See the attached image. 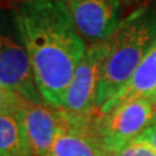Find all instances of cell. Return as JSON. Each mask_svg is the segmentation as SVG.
<instances>
[{
    "instance_id": "cell-1",
    "label": "cell",
    "mask_w": 156,
    "mask_h": 156,
    "mask_svg": "<svg viewBox=\"0 0 156 156\" xmlns=\"http://www.w3.org/2000/svg\"><path fill=\"white\" fill-rule=\"evenodd\" d=\"M14 21L43 100L64 108L65 95L87 44L77 33L65 0H23Z\"/></svg>"
},
{
    "instance_id": "cell-2",
    "label": "cell",
    "mask_w": 156,
    "mask_h": 156,
    "mask_svg": "<svg viewBox=\"0 0 156 156\" xmlns=\"http://www.w3.org/2000/svg\"><path fill=\"white\" fill-rule=\"evenodd\" d=\"M155 41L156 0H146L124 18L109 39L98 87V111L124 89Z\"/></svg>"
},
{
    "instance_id": "cell-14",
    "label": "cell",
    "mask_w": 156,
    "mask_h": 156,
    "mask_svg": "<svg viewBox=\"0 0 156 156\" xmlns=\"http://www.w3.org/2000/svg\"><path fill=\"white\" fill-rule=\"evenodd\" d=\"M147 99L150 100V103L154 105V108L156 109V90H155L151 95H148V96H147Z\"/></svg>"
},
{
    "instance_id": "cell-5",
    "label": "cell",
    "mask_w": 156,
    "mask_h": 156,
    "mask_svg": "<svg viewBox=\"0 0 156 156\" xmlns=\"http://www.w3.org/2000/svg\"><path fill=\"white\" fill-rule=\"evenodd\" d=\"M100 112L76 115L61 109L60 129L50 156H108L98 128Z\"/></svg>"
},
{
    "instance_id": "cell-9",
    "label": "cell",
    "mask_w": 156,
    "mask_h": 156,
    "mask_svg": "<svg viewBox=\"0 0 156 156\" xmlns=\"http://www.w3.org/2000/svg\"><path fill=\"white\" fill-rule=\"evenodd\" d=\"M156 90V41L150 48L147 55L140 61L139 66L136 68L133 77L125 85L116 96H113L109 101L99 109L100 115H107L113 111L117 105L126 103V101L147 98Z\"/></svg>"
},
{
    "instance_id": "cell-3",
    "label": "cell",
    "mask_w": 156,
    "mask_h": 156,
    "mask_svg": "<svg viewBox=\"0 0 156 156\" xmlns=\"http://www.w3.org/2000/svg\"><path fill=\"white\" fill-rule=\"evenodd\" d=\"M155 122L154 105L147 98H139L117 105L107 115H99L98 128L109 156L135 140Z\"/></svg>"
},
{
    "instance_id": "cell-7",
    "label": "cell",
    "mask_w": 156,
    "mask_h": 156,
    "mask_svg": "<svg viewBox=\"0 0 156 156\" xmlns=\"http://www.w3.org/2000/svg\"><path fill=\"white\" fill-rule=\"evenodd\" d=\"M0 86L34 103L44 101L25 47L9 35H0Z\"/></svg>"
},
{
    "instance_id": "cell-8",
    "label": "cell",
    "mask_w": 156,
    "mask_h": 156,
    "mask_svg": "<svg viewBox=\"0 0 156 156\" xmlns=\"http://www.w3.org/2000/svg\"><path fill=\"white\" fill-rule=\"evenodd\" d=\"M17 116L33 154L35 156H50L60 129L61 109L46 101L34 103L26 99L18 109Z\"/></svg>"
},
{
    "instance_id": "cell-13",
    "label": "cell",
    "mask_w": 156,
    "mask_h": 156,
    "mask_svg": "<svg viewBox=\"0 0 156 156\" xmlns=\"http://www.w3.org/2000/svg\"><path fill=\"white\" fill-rule=\"evenodd\" d=\"M136 139L148 143L150 146H152L154 148H156V122L154 125H151L150 128L146 130L142 135H139Z\"/></svg>"
},
{
    "instance_id": "cell-10",
    "label": "cell",
    "mask_w": 156,
    "mask_h": 156,
    "mask_svg": "<svg viewBox=\"0 0 156 156\" xmlns=\"http://www.w3.org/2000/svg\"><path fill=\"white\" fill-rule=\"evenodd\" d=\"M0 156H35L17 113L0 116Z\"/></svg>"
},
{
    "instance_id": "cell-12",
    "label": "cell",
    "mask_w": 156,
    "mask_h": 156,
    "mask_svg": "<svg viewBox=\"0 0 156 156\" xmlns=\"http://www.w3.org/2000/svg\"><path fill=\"white\" fill-rule=\"evenodd\" d=\"M109 156H156V148L146 142L135 139Z\"/></svg>"
},
{
    "instance_id": "cell-4",
    "label": "cell",
    "mask_w": 156,
    "mask_h": 156,
    "mask_svg": "<svg viewBox=\"0 0 156 156\" xmlns=\"http://www.w3.org/2000/svg\"><path fill=\"white\" fill-rule=\"evenodd\" d=\"M65 4L87 47L108 41L125 18L122 0H65Z\"/></svg>"
},
{
    "instance_id": "cell-6",
    "label": "cell",
    "mask_w": 156,
    "mask_h": 156,
    "mask_svg": "<svg viewBox=\"0 0 156 156\" xmlns=\"http://www.w3.org/2000/svg\"><path fill=\"white\" fill-rule=\"evenodd\" d=\"M109 39L87 47V51L78 64L73 81L66 91L62 109L76 115H91L98 112V87L104 58L109 48Z\"/></svg>"
},
{
    "instance_id": "cell-11",
    "label": "cell",
    "mask_w": 156,
    "mask_h": 156,
    "mask_svg": "<svg viewBox=\"0 0 156 156\" xmlns=\"http://www.w3.org/2000/svg\"><path fill=\"white\" fill-rule=\"evenodd\" d=\"M26 99L14 91L0 86V116L17 113Z\"/></svg>"
},
{
    "instance_id": "cell-15",
    "label": "cell",
    "mask_w": 156,
    "mask_h": 156,
    "mask_svg": "<svg viewBox=\"0 0 156 156\" xmlns=\"http://www.w3.org/2000/svg\"><path fill=\"white\" fill-rule=\"evenodd\" d=\"M122 2H124L125 4H131V3H134L135 0H122Z\"/></svg>"
}]
</instances>
